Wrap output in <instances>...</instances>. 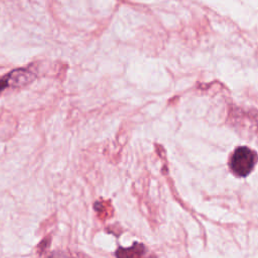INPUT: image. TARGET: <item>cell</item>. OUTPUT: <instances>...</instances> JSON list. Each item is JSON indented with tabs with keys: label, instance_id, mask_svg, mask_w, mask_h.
<instances>
[{
	"label": "cell",
	"instance_id": "2",
	"mask_svg": "<svg viewBox=\"0 0 258 258\" xmlns=\"http://www.w3.org/2000/svg\"><path fill=\"white\" fill-rule=\"evenodd\" d=\"M34 78V72L29 69H15L0 79V93L8 87L18 88L25 86Z\"/></svg>",
	"mask_w": 258,
	"mask_h": 258
},
{
	"label": "cell",
	"instance_id": "1",
	"mask_svg": "<svg viewBox=\"0 0 258 258\" xmlns=\"http://www.w3.org/2000/svg\"><path fill=\"white\" fill-rule=\"evenodd\" d=\"M258 160L257 153L246 146L235 149L230 158V168L238 176L248 175Z\"/></svg>",
	"mask_w": 258,
	"mask_h": 258
}]
</instances>
